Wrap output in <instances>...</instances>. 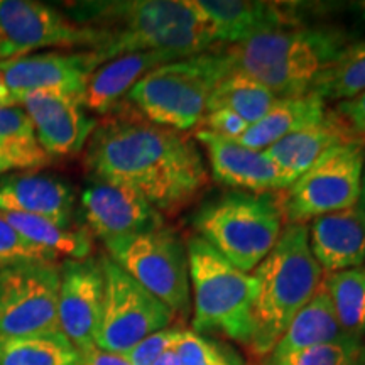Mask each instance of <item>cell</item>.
I'll return each mask as SVG.
<instances>
[{
  "instance_id": "cell-1",
  "label": "cell",
  "mask_w": 365,
  "mask_h": 365,
  "mask_svg": "<svg viewBox=\"0 0 365 365\" xmlns=\"http://www.w3.org/2000/svg\"><path fill=\"white\" fill-rule=\"evenodd\" d=\"M85 166L93 180L129 188L161 213L190 205L208 180L190 135L118 108L95 127Z\"/></svg>"
},
{
  "instance_id": "cell-2",
  "label": "cell",
  "mask_w": 365,
  "mask_h": 365,
  "mask_svg": "<svg viewBox=\"0 0 365 365\" xmlns=\"http://www.w3.org/2000/svg\"><path fill=\"white\" fill-rule=\"evenodd\" d=\"M257 282L250 352L264 359L277 344L296 314L322 286V267L308 242V225H286L264 261L252 271Z\"/></svg>"
},
{
  "instance_id": "cell-3",
  "label": "cell",
  "mask_w": 365,
  "mask_h": 365,
  "mask_svg": "<svg viewBox=\"0 0 365 365\" xmlns=\"http://www.w3.org/2000/svg\"><path fill=\"white\" fill-rule=\"evenodd\" d=\"M350 44L333 26H303L276 31L227 46L234 70L266 85L277 98L308 93L322 73Z\"/></svg>"
},
{
  "instance_id": "cell-4",
  "label": "cell",
  "mask_w": 365,
  "mask_h": 365,
  "mask_svg": "<svg viewBox=\"0 0 365 365\" xmlns=\"http://www.w3.org/2000/svg\"><path fill=\"white\" fill-rule=\"evenodd\" d=\"M232 70L227 46L217 44L154 68L135 83L127 100L154 124L186 132L202 125L210 95Z\"/></svg>"
},
{
  "instance_id": "cell-5",
  "label": "cell",
  "mask_w": 365,
  "mask_h": 365,
  "mask_svg": "<svg viewBox=\"0 0 365 365\" xmlns=\"http://www.w3.org/2000/svg\"><path fill=\"white\" fill-rule=\"evenodd\" d=\"M284 223L281 191H230L205 203L193 218L198 237L244 272H252L267 257Z\"/></svg>"
},
{
  "instance_id": "cell-6",
  "label": "cell",
  "mask_w": 365,
  "mask_h": 365,
  "mask_svg": "<svg viewBox=\"0 0 365 365\" xmlns=\"http://www.w3.org/2000/svg\"><path fill=\"white\" fill-rule=\"evenodd\" d=\"M186 252L193 291V331H217L249 346L257 293L252 272L237 269L198 235L186 242Z\"/></svg>"
},
{
  "instance_id": "cell-7",
  "label": "cell",
  "mask_w": 365,
  "mask_h": 365,
  "mask_svg": "<svg viewBox=\"0 0 365 365\" xmlns=\"http://www.w3.org/2000/svg\"><path fill=\"white\" fill-rule=\"evenodd\" d=\"M107 255L175 314L191 304L186 244L171 228L103 242Z\"/></svg>"
},
{
  "instance_id": "cell-8",
  "label": "cell",
  "mask_w": 365,
  "mask_h": 365,
  "mask_svg": "<svg viewBox=\"0 0 365 365\" xmlns=\"http://www.w3.org/2000/svg\"><path fill=\"white\" fill-rule=\"evenodd\" d=\"M365 166V143H349L328 150L281 191L286 225L357 207Z\"/></svg>"
},
{
  "instance_id": "cell-9",
  "label": "cell",
  "mask_w": 365,
  "mask_h": 365,
  "mask_svg": "<svg viewBox=\"0 0 365 365\" xmlns=\"http://www.w3.org/2000/svg\"><path fill=\"white\" fill-rule=\"evenodd\" d=\"M103 271V308L97 346L113 354H125L140 340L171 327L176 314L161 299L113 262L100 255Z\"/></svg>"
},
{
  "instance_id": "cell-10",
  "label": "cell",
  "mask_w": 365,
  "mask_h": 365,
  "mask_svg": "<svg viewBox=\"0 0 365 365\" xmlns=\"http://www.w3.org/2000/svg\"><path fill=\"white\" fill-rule=\"evenodd\" d=\"M58 296V262L24 261L0 269V335L61 333Z\"/></svg>"
},
{
  "instance_id": "cell-11",
  "label": "cell",
  "mask_w": 365,
  "mask_h": 365,
  "mask_svg": "<svg viewBox=\"0 0 365 365\" xmlns=\"http://www.w3.org/2000/svg\"><path fill=\"white\" fill-rule=\"evenodd\" d=\"M100 65L102 59L93 49L24 54L0 61V107H22L38 91H61L81 98Z\"/></svg>"
},
{
  "instance_id": "cell-12",
  "label": "cell",
  "mask_w": 365,
  "mask_h": 365,
  "mask_svg": "<svg viewBox=\"0 0 365 365\" xmlns=\"http://www.w3.org/2000/svg\"><path fill=\"white\" fill-rule=\"evenodd\" d=\"M107 39V31L81 26L46 4L0 0V41L19 56L41 48L95 49Z\"/></svg>"
},
{
  "instance_id": "cell-13",
  "label": "cell",
  "mask_w": 365,
  "mask_h": 365,
  "mask_svg": "<svg viewBox=\"0 0 365 365\" xmlns=\"http://www.w3.org/2000/svg\"><path fill=\"white\" fill-rule=\"evenodd\" d=\"M102 308L103 271L100 257L65 259L59 264V328L80 355L97 349Z\"/></svg>"
},
{
  "instance_id": "cell-14",
  "label": "cell",
  "mask_w": 365,
  "mask_h": 365,
  "mask_svg": "<svg viewBox=\"0 0 365 365\" xmlns=\"http://www.w3.org/2000/svg\"><path fill=\"white\" fill-rule=\"evenodd\" d=\"M86 228L103 242L159 230L164 225L161 212L148 200L124 186L93 180L81 193Z\"/></svg>"
},
{
  "instance_id": "cell-15",
  "label": "cell",
  "mask_w": 365,
  "mask_h": 365,
  "mask_svg": "<svg viewBox=\"0 0 365 365\" xmlns=\"http://www.w3.org/2000/svg\"><path fill=\"white\" fill-rule=\"evenodd\" d=\"M41 148L54 158L78 154L88 144L97 118L90 117L81 98L61 91H38L22 102Z\"/></svg>"
},
{
  "instance_id": "cell-16",
  "label": "cell",
  "mask_w": 365,
  "mask_h": 365,
  "mask_svg": "<svg viewBox=\"0 0 365 365\" xmlns=\"http://www.w3.org/2000/svg\"><path fill=\"white\" fill-rule=\"evenodd\" d=\"M215 27L218 44H239L257 36L304 26L299 2L266 0H198Z\"/></svg>"
},
{
  "instance_id": "cell-17",
  "label": "cell",
  "mask_w": 365,
  "mask_h": 365,
  "mask_svg": "<svg viewBox=\"0 0 365 365\" xmlns=\"http://www.w3.org/2000/svg\"><path fill=\"white\" fill-rule=\"evenodd\" d=\"M195 139L207 150L212 176L222 185L249 193H277L289 186L266 150L250 149L203 129L196 130Z\"/></svg>"
},
{
  "instance_id": "cell-18",
  "label": "cell",
  "mask_w": 365,
  "mask_h": 365,
  "mask_svg": "<svg viewBox=\"0 0 365 365\" xmlns=\"http://www.w3.org/2000/svg\"><path fill=\"white\" fill-rule=\"evenodd\" d=\"M75 195L65 181L39 171L0 175V212L41 217L71 227Z\"/></svg>"
},
{
  "instance_id": "cell-19",
  "label": "cell",
  "mask_w": 365,
  "mask_h": 365,
  "mask_svg": "<svg viewBox=\"0 0 365 365\" xmlns=\"http://www.w3.org/2000/svg\"><path fill=\"white\" fill-rule=\"evenodd\" d=\"M309 249L323 274L365 264V210L357 207L328 213L309 222Z\"/></svg>"
},
{
  "instance_id": "cell-20",
  "label": "cell",
  "mask_w": 365,
  "mask_h": 365,
  "mask_svg": "<svg viewBox=\"0 0 365 365\" xmlns=\"http://www.w3.org/2000/svg\"><path fill=\"white\" fill-rule=\"evenodd\" d=\"M181 58V54L171 51H139L113 58L90 76L81 103L86 110L108 115L149 71Z\"/></svg>"
},
{
  "instance_id": "cell-21",
  "label": "cell",
  "mask_w": 365,
  "mask_h": 365,
  "mask_svg": "<svg viewBox=\"0 0 365 365\" xmlns=\"http://www.w3.org/2000/svg\"><path fill=\"white\" fill-rule=\"evenodd\" d=\"M357 140H360L359 137L341 120L339 113L333 110L327 112V115L317 124L286 135L279 143L267 148L266 154L276 163V166L291 185L304 171H308L319 158L325 156L328 150L341 144L357 143Z\"/></svg>"
},
{
  "instance_id": "cell-22",
  "label": "cell",
  "mask_w": 365,
  "mask_h": 365,
  "mask_svg": "<svg viewBox=\"0 0 365 365\" xmlns=\"http://www.w3.org/2000/svg\"><path fill=\"white\" fill-rule=\"evenodd\" d=\"M349 339L336 322L331 303L322 286L314 298L296 314L277 344L264 357V365L281 362L291 355L323 344Z\"/></svg>"
},
{
  "instance_id": "cell-23",
  "label": "cell",
  "mask_w": 365,
  "mask_h": 365,
  "mask_svg": "<svg viewBox=\"0 0 365 365\" xmlns=\"http://www.w3.org/2000/svg\"><path fill=\"white\" fill-rule=\"evenodd\" d=\"M327 102L313 91L299 97L277 98L261 120L249 125L237 143L250 149L266 150L286 135L317 124L327 115Z\"/></svg>"
},
{
  "instance_id": "cell-24",
  "label": "cell",
  "mask_w": 365,
  "mask_h": 365,
  "mask_svg": "<svg viewBox=\"0 0 365 365\" xmlns=\"http://www.w3.org/2000/svg\"><path fill=\"white\" fill-rule=\"evenodd\" d=\"M51 163L53 158L41 148L24 108L0 107V166L7 173L36 171Z\"/></svg>"
},
{
  "instance_id": "cell-25",
  "label": "cell",
  "mask_w": 365,
  "mask_h": 365,
  "mask_svg": "<svg viewBox=\"0 0 365 365\" xmlns=\"http://www.w3.org/2000/svg\"><path fill=\"white\" fill-rule=\"evenodd\" d=\"M0 217L24 239L56 255L58 259H86L91 255L93 242L86 227H61L46 218L11 212H0Z\"/></svg>"
},
{
  "instance_id": "cell-26",
  "label": "cell",
  "mask_w": 365,
  "mask_h": 365,
  "mask_svg": "<svg viewBox=\"0 0 365 365\" xmlns=\"http://www.w3.org/2000/svg\"><path fill=\"white\" fill-rule=\"evenodd\" d=\"M276 102L277 97L266 85L247 73L232 70L210 95L207 112L227 108L252 125L261 120Z\"/></svg>"
},
{
  "instance_id": "cell-27",
  "label": "cell",
  "mask_w": 365,
  "mask_h": 365,
  "mask_svg": "<svg viewBox=\"0 0 365 365\" xmlns=\"http://www.w3.org/2000/svg\"><path fill=\"white\" fill-rule=\"evenodd\" d=\"M336 322L349 339L365 335V266L325 274L322 281Z\"/></svg>"
},
{
  "instance_id": "cell-28",
  "label": "cell",
  "mask_w": 365,
  "mask_h": 365,
  "mask_svg": "<svg viewBox=\"0 0 365 365\" xmlns=\"http://www.w3.org/2000/svg\"><path fill=\"white\" fill-rule=\"evenodd\" d=\"M81 355L63 333L0 335V365H80Z\"/></svg>"
},
{
  "instance_id": "cell-29",
  "label": "cell",
  "mask_w": 365,
  "mask_h": 365,
  "mask_svg": "<svg viewBox=\"0 0 365 365\" xmlns=\"http://www.w3.org/2000/svg\"><path fill=\"white\" fill-rule=\"evenodd\" d=\"M313 93L325 102H346L365 91V41L350 43L314 80Z\"/></svg>"
},
{
  "instance_id": "cell-30",
  "label": "cell",
  "mask_w": 365,
  "mask_h": 365,
  "mask_svg": "<svg viewBox=\"0 0 365 365\" xmlns=\"http://www.w3.org/2000/svg\"><path fill=\"white\" fill-rule=\"evenodd\" d=\"M267 365H365L362 340L345 339L303 350L281 362Z\"/></svg>"
},
{
  "instance_id": "cell-31",
  "label": "cell",
  "mask_w": 365,
  "mask_h": 365,
  "mask_svg": "<svg viewBox=\"0 0 365 365\" xmlns=\"http://www.w3.org/2000/svg\"><path fill=\"white\" fill-rule=\"evenodd\" d=\"M24 261L58 262L56 255L24 239L0 217V269Z\"/></svg>"
},
{
  "instance_id": "cell-32",
  "label": "cell",
  "mask_w": 365,
  "mask_h": 365,
  "mask_svg": "<svg viewBox=\"0 0 365 365\" xmlns=\"http://www.w3.org/2000/svg\"><path fill=\"white\" fill-rule=\"evenodd\" d=\"M182 333H185V328L180 325L163 328L156 333H150L149 336H145L139 344L132 346L129 352L122 355L130 365H154L163 354L175 349Z\"/></svg>"
},
{
  "instance_id": "cell-33",
  "label": "cell",
  "mask_w": 365,
  "mask_h": 365,
  "mask_svg": "<svg viewBox=\"0 0 365 365\" xmlns=\"http://www.w3.org/2000/svg\"><path fill=\"white\" fill-rule=\"evenodd\" d=\"M175 352L180 365H223L230 364V360L222 355L212 341L203 339L200 333L185 330L181 339L178 340ZM234 364V362H232Z\"/></svg>"
},
{
  "instance_id": "cell-34",
  "label": "cell",
  "mask_w": 365,
  "mask_h": 365,
  "mask_svg": "<svg viewBox=\"0 0 365 365\" xmlns=\"http://www.w3.org/2000/svg\"><path fill=\"white\" fill-rule=\"evenodd\" d=\"M202 129L212 132V134L227 137V139H239L247 130L249 124L240 118L237 113L227 110V108H215L205 113L202 120Z\"/></svg>"
},
{
  "instance_id": "cell-35",
  "label": "cell",
  "mask_w": 365,
  "mask_h": 365,
  "mask_svg": "<svg viewBox=\"0 0 365 365\" xmlns=\"http://www.w3.org/2000/svg\"><path fill=\"white\" fill-rule=\"evenodd\" d=\"M335 112L350 127V130L365 143V91L352 100L336 103Z\"/></svg>"
},
{
  "instance_id": "cell-36",
  "label": "cell",
  "mask_w": 365,
  "mask_h": 365,
  "mask_svg": "<svg viewBox=\"0 0 365 365\" xmlns=\"http://www.w3.org/2000/svg\"><path fill=\"white\" fill-rule=\"evenodd\" d=\"M80 365H130L122 354L107 352L102 349H93L88 354L81 355Z\"/></svg>"
},
{
  "instance_id": "cell-37",
  "label": "cell",
  "mask_w": 365,
  "mask_h": 365,
  "mask_svg": "<svg viewBox=\"0 0 365 365\" xmlns=\"http://www.w3.org/2000/svg\"><path fill=\"white\" fill-rule=\"evenodd\" d=\"M154 365H180V362H178L175 349L168 350L166 354H163L161 357L156 360V364H154Z\"/></svg>"
},
{
  "instance_id": "cell-38",
  "label": "cell",
  "mask_w": 365,
  "mask_h": 365,
  "mask_svg": "<svg viewBox=\"0 0 365 365\" xmlns=\"http://www.w3.org/2000/svg\"><path fill=\"white\" fill-rule=\"evenodd\" d=\"M12 58H19V54L14 51L7 43L0 41V61H6V59H12Z\"/></svg>"
},
{
  "instance_id": "cell-39",
  "label": "cell",
  "mask_w": 365,
  "mask_h": 365,
  "mask_svg": "<svg viewBox=\"0 0 365 365\" xmlns=\"http://www.w3.org/2000/svg\"><path fill=\"white\" fill-rule=\"evenodd\" d=\"M359 207L365 210V166H364V173H362V188H360Z\"/></svg>"
},
{
  "instance_id": "cell-40",
  "label": "cell",
  "mask_w": 365,
  "mask_h": 365,
  "mask_svg": "<svg viewBox=\"0 0 365 365\" xmlns=\"http://www.w3.org/2000/svg\"><path fill=\"white\" fill-rule=\"evenodd\" d=\"M354 9L360 14L362 21H365V0H362V2H355L354 4Z\"/></svg>"
},
{
  "instance_id": "cell-41",
  "label": "cell",
  "mask_w": 365,
  "mask_h": 365,
  "mask_svg": "<svg viewBox=\"0 0 365 365\" xmlns=\"http://www.w3.org/2000/svg\"><path fill=\"white\" fill-rule=\"evenodd\" d=\"M6 173H7V171H6V170H4V168H2V166H0V175H6Z\"/></svg>"
},
{
  "instance_id": "cell-42",
  "label": "cell",
  "mask_w": 365,
  "mask_h": 365,
  "mask_svg": "<svg viewBox=\"0 0 365 365\" xmlns=\"http://www.w3.org/2000/svg\"><path fill=\"white\" fill-rule=\"evenodd\" d=\"M223 365H235V364H232V362H230V364H223Z\"/></svg>"
}]
</instances>
